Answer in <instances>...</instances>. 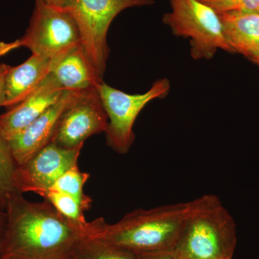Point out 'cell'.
<instances>
[{
    "mask_svg": "<svg viewBox=\"0 0 259 259\" xmlns=\"http://www.w3.org/2000/svg\"><path fill=\"white\" fill-rule=\"evenodd\" d=\"M223 32L233 52L259 64V12H228L219 14Z\"/></svg>",
    "mask_w": 259,
    "mask_h": 259,
    "instance_id": "cell-12",
    "label": "cell"
},
{
    "mask_svg": "<svg viewBox=\"0 0 259 259\" xmlns=\"http://www.w3.org/2000/svg\"><path fill=\"white\" fill-rule=\"evenodd\" d=\"M10 66L0 64V107L5 106L6 102V76Z\"/></svg>",
    "mask_w": 259,
    "mask_h": 259,
    "instance_id": "cell-20",
    "label": "cell"
},
{
    "mask_svg": "<svg viewBox=\"0 0 259 259\" xmlns=\"http://www.w3.org/2000/svg\"><path fill=\"white\" fill-rule=\"evenodd\" d=\"M78 93L65 90L60 99L36 120L8 139L17 165L23 164L51 143L61 116Z\"/></svg>",
    "mask_w": 259,
    "mask_h": 259,
    "instance_id": "cell-10",
    "label": "cell"
},
{
    "mask_svg": "<svg viewBox=\"0 0 259 259\" xmlns=\"http://www.w3.org/2000/svg\"><path fill=\"white\" fill-rule=\"evenodd\" d=\"M174 259H185L184 258H182V256H180V255L176 254V253H175V258Z\"/></svg>",
    "mask_w": 259,
    "mask_h": 259,
    "instance_id": "cell-25",
    "label": "cell"
},
{
    "mask_svg": "<svg viewBox=\"0 0 259 259\" xmlns=\"http://www.w3.org/2000/svg\"><path fill=\"white\" fill-rule=\"evenodd\" d=\"M171 11L163 23L174 35L190 40L191 56L195 60L214 57L219 49L234 53L223 32L219 15L199 0H169Z\"/></svg>",
    "mask_w": 259,
    "mask_h": 259,
    "instance_id": "cell-5",
    "label": "cell"
},
{
    "mask_svg": "<svg viewBox=\"0 0 259 259\" xmlns=\"http://www.w3.org/2000/svg\"><path fill=\"white\" fill-rule=\"evenodd\" d=\"M65 90L51 73L23 101L0 115V129L7 139L32 123L60 99Z\"/></svg>",
    "mask_w": 259,
    "mask_h": 259,
    "instance_id": "cell-11",
    "label": "cell"
},
{
    "mask_svg": "<svg viewBox=\"0 0 259 259\" xmlns=\"http://www.w3.org/2000/svg\"><path fill=\"white\" fill-rule=\"evenodd\" d=\"M75 259H138L137 254L125 248L94 238L85 239Z\"/></svg>",
    "mask_w": 259,
    "mask_h": 259,
    "instance_id": "cell-17",
    "label": "cell"
},
{
    "mask_svg": "<svg viewBox=\"0 0 259 259\" xmlns=\"http://www.w3.org/2000/svg\"><path fill=\"white\" fill-rule=\"evenodd\" d=\"M90 176V174L80 171L77 163L63 174L51 188L74 197L85 211L88 210L91 207L93 199L83 193V188Z\"/></svg>",
    "mask_w": 259,
    "mask_h": 259,
    "instance_id": "cell-16",
    "label": "cell"
},
{
    "mask_svg": "<svg viewBox=\"0 0 259 259\" xmlns=\"http://www.w3.org/2000/svg\"><path fill=\"white\" fill-rule=\"evenodd\" d=\"M108 117L97 89L78 93L61 116L51 143L66 148L83 146L93 135L106 132Z\"/></svg>",
    "mask_w": 259,
    "mask_h": 259,
    "instance_id": "cell-8",
    "label": "cell"
},
{
    "mask_svg": "<svg viewBox=\"0 0 259 259\" xmlns=\"http://www.w3.org/2000/svg\"><path fill=\"white\" fill-rule=\"evenodd\" d=\"M35 3L55 7V8H64L69 0H35Z\"/></svg>",
    "mask_w": 259,
    "mask_h": 259,
    "instance_id": "cell-24",
    "label": "cell"
},
{
    "mask_svg": "<svg viewBox=\"0 0 259 259\" xmlns=\"http://www.w3.org/2000/svg\"><path fill=\"white\" fill-rule=\"evenodd\" d=\"M36 194L73 222L83 226H88L90 223L85 219L83 214L85 210L82 206L74 197L52 188L38 191Z\"/></svg>",
    "mask_w": 259,
    "mask_h": 259,
    "instance_id": "cell-18",
    "label": "cell"
},
{
    "mask_svg": "<svg viewBox=\"0 0 259 259\" xmlns=\"http://www.w3.org/2000/svg\"><path fill=\"white\" fill-rule=\"evenodd\" d=\"M0 259H11V258H0Z\"/></svg>",
    "mask_w": 259,
    "mask_h": 259,
    "instance_id": "cell-26",
    "label": "cell"
},
{
    "mask_svg": "<svg viewBox=\"0 0 259 259\" xmlns=\"http://www.w3.org/2000/svg\"><path fill=\"white\" fill-rule=\"evenodd\" d=\"M236 244L234 220L218 197L207 194L186 223L175 253L185 259H232Z\"/></svg>",
    "mask_w": 259,
    "mask_h": 259,
    "instance_id": "cell-3",
    "label": "cell"
},
{
    "mask_svg": "<svg viewBox=\"0 0 259 259\" xmlns=\"http://www.w3.org/2000/svg\"><path fill=\"white\" fill-rule=\"evenodd\" d=\"M20 47H21L20 39L13 42H0V57L6 55L8 53L11 52L12 51Z\"/></svg>",
    "mask_w": 259,
    "mask_h": 259,
    "instance_id": "cell-23",
    "label": "cell"
},
{
    "mask_svg": "<svg viewBox=\"0 0 259 259\" xmlns=\"http://www.w3.org/2000/svg\"><path fill=\"white\" fill-rule=\"evenodd\" d=\"M17 166L9 141L0 129V209L5 211L8 198L17 191L15 185Z\"/></svg>",
    "mask_w": 259,
    "mask_h": 259,
    "instance_id": "cell-15",
    "label": "cell"
},
{
    "mask_svg": "<svg viewBox=\"0 0 259 259\" xmlns=\"http://www.w3.org/2000/svg\"><path fill=\"white\" fill-rule=\"evenodd\" d=\"M7 223H8L7 213L3 209H0V255L3 251V244H4Z\"/></svg>",
    "mask_w": 259,
    "mask_h": 259,
    "instance_id": "cell-22",
    "label": "cell"
},
{
    "mask_svg": "<svg viewBox=\"0 0 259 259\" xmlns=\"http://www.w3.org/2000/svg\"><path fill=\"white\" fill-rule=\"evenodd\" d=\"M20 41L32 55L53 62L81 44L77 25L66 10L38 3Z\"/></svg>",
    "mask_w": 259,
    "mask_h": 259,
    "instance_id": "cell-7",
    "label": "cell"
},
{
    "mask_svg": "<svg viewBox=\"0 0 259 259\" xmlns=\"http://www.w3.org/2000/svg\"><path fill=\"white\" fill-rule=\"evenodd\" d=\"M138 259H174L175 251H158L138 253Z\"/></svg>",
    "mask_w": 259,
    "mask_h": 259,
    "instance_id": "cell-21",
    "label": "cell"
},
{
    "mask_svg": "<svg viewBox=\"0 0 259 259\" xmlns=\"http://www.w3.org/2000/svg\"><path fill=\"white\" fill-rule=\"evenodd\" d=\"M53 61L32 55L17 66H10L6 76L5 106L12 107L35 91L50 74Z\"/></svg>",
    "mask_w": 259,
    "mask_h": 259,
    "instance_id": "cell-14",
    "label": "cell"
},
{
    "mask_svg": "<svg viewBox=\"0 0 259 259\" xmlns=\"http://www.w3.org/2000/svg\"><path fill=\"white\" fill-rule=\"evenodd\" d=\"M218 15L228 12H259V0H199Z\"/></svg>",
    "mask_w": 259,
    "mask_h": 259,
    "instance_id": "cell-19",
    "label": "cell"
},
{
    "mask_svg": "<svg viewBox=\"0 0 259 259\" xmlns=\"http://www.w3.org/2000/svg\"><path fill=\"white\" fill-rule=\"evenodd\" d=\"M258 66H259V64H258Z\"/></svg>",
    "mask_w": 259,
    "mask_h": 259,
    "instance_id": "cell-27",
    "label": "cell"
},
{
    "mask_svg": "<svg viewBox=\"0 0 259 259\" xmlns=\"http://www.w3.org/2000/svg\"><path fill=\"white\" fill-rule=\"evenodd\" d=\"M170 81L166 78L156 80L144 94L131 95L101 81L97 93L108 117L107 144L115 152L125 154L134 144V126L141 110L155 99L164 98L169 93Z\"/></svg>",
    "mask_w": 259,
    "mask_h": 259,
    "instance_id": "cell-6",
    "label": "cell"
},
{
    "mask_svg": "<svg viewBox=\"0 0 259 259\" xmlns=\"http://www.w3.org/2000/svg\"><path fill=\"white\" fill-rule=\"evenodd\" d=\"M204 196L150 209H136L114 224L103 223L94 238L135 253L175 251L186 223Z\"/></svg>",
    "mask_w": 259,
    "mask_h": 259,
    "instance_id": "cell-2",
    "label": "cell"
},
{
    "mask_svg": "<svg viewBox=\"0 0 259 259\" xmlns=\"http://www.w3.org/2000/svg\"><path fill=\"white\" fill-rule=\"evenodd\" d=\"M6 233L0 258L75 259L85 239L98 233L102 218L83 226L50 203L32 202L15 191L7 202Z\"/></svg>",
    "mask_w": 259,
    "mask_h": 259,
    "instance_id": "cell-1",
    "label": "cell"
},
{
    "mask_svg": "<svg viewBox=\"0 0 259 259\" xmlns=\"http://www.w3.org/2000/svg\"><path fill=\"white\" fill-rule=\"evenodd\" d=\"M51 74L64 90L81 93L101 82L81 44L53 62Z\"/></svg>",
    "mask_w": 259,
    "mask_h": 259,
    "instance_id": "cell-13",
    "label": "cell"
},
{
    "mask_svg": "<svg viewBox=\"0 0 259 259\" xmlns=\"http://www.w3.org/2000/svg\"><path fill=\"white\" fill-rule=\"evenodd\" d=\"M82 146L66 148L50 143L30 159L17 166L15 185L17 191L33 192L51 188L56 181L74 165Z\"/></svg>",
    "mask_w": 259,
    "mask_h": 259,
    "instance_id": "cell-9",
    "label": "cell"
},
{
    "mask_svg": "<svg viewBox=\"0 0 259 259\" xmlns=\"http://www.w3.org/2000/svg\"><path fill=\"white\" fill-rule=\"evenodd\" d=\"M154 4L153 0H69L64 8L74 18L81 47L97 76L103 80L110 49L109 28L121 12L131 8Z\"/></svg>",
    "mask_w": 259,
    "mask_h": 259,
    "instance_id": "cell-4",
    "label": "cell"
}]
</instances>
